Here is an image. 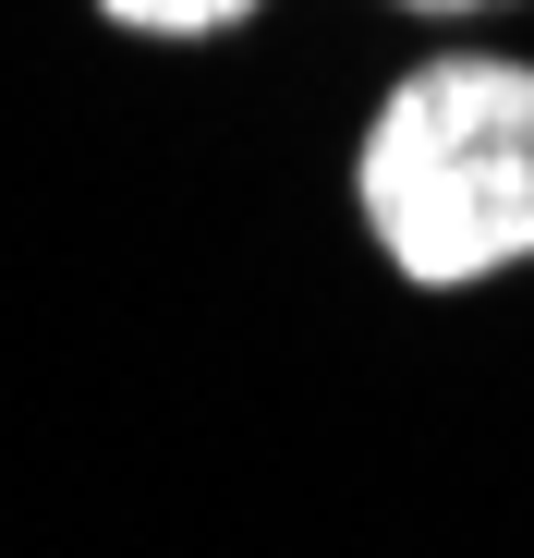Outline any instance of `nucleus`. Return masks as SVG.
Listing matches in <instances>:
<instances>
[{
  "instance_id": "3",
  "label": "nucleus",
  "mask_w": 534,
  "mask_h": 558,
  "mask_svg": "<svg viewBox=\"0 0 534 558\" xmlns=\"http://www.w3.org/2000/svg\"><path fill=\"white\" fill-rule=\"evenodd\" d=\"M389 25H437V37H474V25H510V13H534V0H377Z\"/></svg>"
},
{
  "instance_id": "1",
  "label": "nucleus",
  "mask_w": 534,
  "mask_h": 558,
  "mask_svg": "<svg viewBox=\"0 0 534 558\" xmlns=\"http://www.w3.org/2000/svg\"><path fill=\"white\" fill-rule=\"evenodd\" d=\"M340 207L413 304L534 279V49L425 37L377 73L340 146Z\"/></svg>"
},
{
  "instance_id": "2",
  "label": "nucleus",
  "mask_w": 534,
  "mask_h": 558,
  "mask_svg": "<svg viewBox=\"0 0 534 558\" xmlns=\"http://www.w3.org/2000/svg\"><path fill=\"white\" fill-rule=\"evenodd\" d=\"M267 13H280V0H85V25L122 37V49H231Z\"/></svg>"
}]
</instances>
